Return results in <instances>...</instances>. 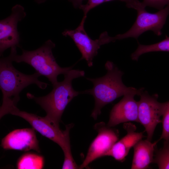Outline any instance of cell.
<instances>
[{
  "label": "cell",
  "instance_id": "cell-17",
  "mask_svg": "<svg viewBox=\"0 0 169 169\" xmlns=\"http://www.w3.org/2000/svg\"><path fill=\"white\" fill-rule=\"evenodd\" d=\"M115 0H88L87 3L81 5L79 8L82 10L84 15L87 16L88 13L92 9L97 6L105 2ZM125 2L126 6L129 8H132V6L139 0H119Z\"/></svg>",
  "mask_w": 169,
  "mask_h": 169
},
{
  "label": "cell",
  "instance_id": "cell-18",
  "mask_svg": "<svg viewBox=\"0 0 169 169\" xmlns=\"http://www.w3.org/2000/svg\"><path fill=\"white\" fill-rule=\"evenodd\" d=\"M161 123L162 131L160 140L163 139L164 141H169V101L166 102L162 116Z\"/></svg>",
  "mask_w": 169,
  "mask_h": 169
},
{
  "label": "cell",
  "instance_id": "cell-2",
  "mask_svg": "<svg viewBox=\"0 0 169 169\" xmlns=\"http://www.w3.org/2000/svg\"><path fill=\"white\" fill-rule=\"evenodd\" d=\"M105 68L107 73L104 76L95 79L86 78L92 82L93 86L82 91L83 94L91 95L95 99V106L91 116L95 120L105 106L117 98L130 93L140 96L144 91L143 88L137 89L125 85L122 80L123 72L112 62L107 61Z\"/></svg>",
  "mask_w": 169,
  "mask_h": 169
},
{
  "label": "cell",
  "instance_id": "cell-1",
  "mask_svg": "<svg viewBox=\"0 0 169 169\" xmlns=\"http://www.w3.org/2000/svg\"><path fill=\"white\" fill-rule=\"evenodd\" d=\"M11 55L2 57L0 60V88L3 94V102L0 108V118L18 108L19 94L25 88L35 84L40 88L44 89L48 84L41 81V75L35 72L32 74H23L13 66Z\"/></svg>",
  "mask_w": 169,
  "mask_h": 169
},
{
  "label": "cell",
  "instance_id": "cell-13",
  "mask_svg": "<svg viewBox=\"0 0 169 169\" xmlns=\"http://www.w3.org/2000/svg\"><path fill=\"white\" fill-rule=\"evenodd\" d=\"M124 127L127 131L126 135L116 141L105 155L121 162L125 160L130 149L144 137L142 132L135 131L136 127L133 124L125 123Z\"/></svg>",
  "mask_w": 169,
  "mask_h": 169
},
{
  "label": "cell",
  "instance_id": "cell-14",
  "mask_svg": "<svg viewBox=\"0 0 169 169\" xmlns=\"http://www.w3.org/2000/svg\"><path fill=\"white\" fill-rule=\"evenodd\" d=\"M158 142L152 143L146 139L137 142L133 147L134 155L131 168H148L153 162L155 146Z\"/></svg>",
  "mask_w": 169,
  "mask_h": 169
},
{
  "label": "cell",
  "instance_id": "cell-10",
  "mask_svg": "<svg viewBox=\"0 0 169 169\" xmlns=\"http://www.w3.org/2000/svg\"><path fill=\"white\" fill-rule=\"evenodd\" d=\"M87 16L84 15L77 27L74 30L66 29L62 33L65 37L69 36L73 40L81 53V59H85L89 67L93 65V60L97 55L98 49L102 45L99 38L92 39L84 29V23Z\"/></svg>",
  "mask_w": 169,
  "mask_h": 169
},
{
  "label": "cell",
  "instance_id": "cell-7",
  "mask_svg": "<svg viewBox=\"0 0 169 169\" xmlns=\"http://www.w3.org/2000/svg\"><path fill=\"white\" fill-rule=\"evenodd\" d=\"M138 101L139 123L144 127L147 135V139L151 141L156 126L161 122L166 102L160 103L157 100V95H150L146 91L142 92Z\"/></svg>",
  "mask_w": 169,
  "mask_h": 169
},
{
  "label": "cell",
  "instance_id": "cell-20",
  "mask_svg": "<svg viewBox=\"0 0 169 169\" xmlns=\"http://www.w3.org/2000/svg\"><path fill=\"white\" fill-rule=\"evenodd\" d=\"M47 0H35V1L38 4H41L45 2ZM71 2L73 7L76 8H79L80 6L83 4L84 1L86 0H68Z\"/></svg>",
  "mask_w": 169,
  "mask_h": 169
},
{
  "label": "cell",
  "instance_id": "cell-3",
  "mask_svg": "<svg viewBox=\"0 0 169 169\" xmlns=\"http://www.w3.org/2000/svg\"><path fill=\"white\" fill-rule=\"evenodd\" d=\"M83 70L72 69L64 75L63 81L53 86V89L47 95L41 97H36L28 93L27 97L34 101L45 111V116L50 121L59 127L62 115L69 103L82 91L75 90L72 86V82L75 79L84 76Z\"/></svg>",
  "mask_w": 169,
  "mask_h": 169
},
{
  "label": "cell",
  "instance_id": "cell-5",
  "mask_svg": "<svg viewBox=\"0 0 169 169\" xmlns=\"http://www.w3.org/2000/svg\"><path fill=\"white\" fill-rule=\"evenodd\" d=\"M145 8L141 2L136 9L137 12V17L132 27L124 33L117 34L114 37L108 36L109 43L129 38L137 39L141 34L149 30L153 31L157 36L161 35V29L169 14V5L154 13L148 12Z\"/></svg>",
  "mask_w": 169,
  "mask_h": 169
},
{
  "label": "cell",
  "instance_id": "cell-9",
  "mask_svg": "<svg viewBox=\"0 0 169 169\" xmlns=\"http://www.w3.org/2000/svg\"><path fill=\"white\" fill-rule=\"evenodd\" d=\"M26 15L24 8L16 4L12 8L11 14L0 21V54L10 48L20 47L19 33L18 23Z\"/></svg>",
  "mask_w": 169,
  "mask_h": 169
},
{
  "label": "cell",
  "instance_id": "cell-11",
  "mask_svg": "<svg viewBox=\"0 0 169 169\" xmlns=\"http://www.w3.org/2000/svg\"><path fill=\"white\" fill-rule=\"evenodd\" d=\"M34 130L33 128L14 130L2 139L1 146L6 150H33L39 152L38 141Z\"/></svg>",
  "mask_w": 169,
  "mask_h": 169
},
{
  "label": "cell",
  "instance_id": "cell-15",
  "mask_svg": "<svg viewBox=\"0 0 169 169\" xmlns=\"http://www.w3.org/2000/svg\"><path fill=\"white\" fill-rule=\"evenodd\" d=\"M44 166V158L42 156L30 152L21 156L17 163L18 169H41Z\"/></svg>",
  "mask_w": 169,
  "mask_h": 169
},
{
  "label": "cell",
  "instance_id": "cell-12",
  "mask_svg": "<svg viewBox=\"0 0 169 169\" xmlns=\"http://www.w3.org/2000/svg\"><path fill=\"white\" fill-rule=\"evenodd\" d=\"M133 93H128L115 104L110 114L107 125L114 127L120 123L130 121L139 123L138 117V102L136 101Z\"/></svg>",
  "mask_w": 169,
  "mask_h": 169
},
{
  "label": "cell",
  "instance_id": "cell-4",
  "mask_svg": "<svg viewBox=\"0 0 169 169\" xmlns=\"http://www.w3.org/2000/svg\"><path fill=\"white\" fill-rule=\"evenodd\" d=\"M55 44L49 39L38 48L32 51L22 49L21 55L17 54V47L11 48L12 60L17 63L24 62L33 67L40 75L47 78L53 86L58 82V76L66 74L73 66L61 67L57 63L52 49Z\"/></svg>",
  "mask_w": 169,
  "mask_h": 169
},
{
  "label": "cell",
  "instance_id": "cell-8",
  "mask_svg": "<svg viewBox=\"0 0 169 169\" xmlns=\"http://www.w3.org/2000/svg\"><path fill=\"white\" fill-rule=\"evenodd\" d=\"M101 122L96 123L94 128L98 135L92 142L86 156L79 169L87 167L91 162L101 157L105 156L114 144L118 141V131Z\"/></svg>",
  "mask_w": 169,
  "mask_h": 169
},
{
  "label": "cell",
  "instance_id": "cell-6",
  "mask_svg": "<svg viewBox=\"0 0 169 169\" xmlns=\"http://www.w3.org/2000/svg\"><path fill=\"white\" fill-rule=\"evenodd\" d=\"M10 114L24 119L42 136L58 144L63 151L70 146L69 131L73 126L72 124L66 125L65 130L62 131L59 127L53 124L45 117L21 111L18 108L13 111Z\"/></svg>",
  "mask_w": 169,
  "mask_h": 169
},
{
  "label": "cell",
  "instance_id": "cell-19",
  "mask_svg": "<svg viewBox=\"0 0 169 169\" xmlns=\"http://www.w3.org/2000/svg\"><path fill=\"white\" fill-rule=\"evenodd\" d=\"M143 6H148L161 10L165 6L169 5V0H143L141 2Z\"/></svg>",
  "mask_w": 169,
  "mask_h": 169
},
{
  "label": "cell",
  "instance_id": "cell-16",
  "mask_svg": "<svg viewBox=\"0 0 169 169\" xmlns=\"http://www.w3.org/2000/svg\"><path fill=\"white\" fill-rule=\"evenodd\" d=\"M153 162L160 169H169V141H164L162 148L158 150Z\"/></svg>",
  "mask_w": 169,
  "mask_h": 169
}]
</instances>
